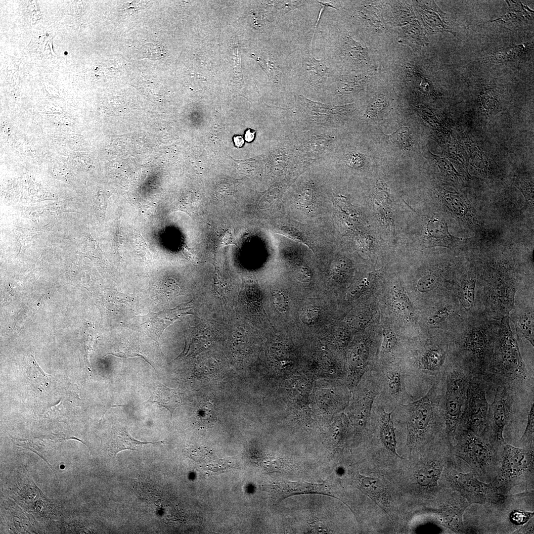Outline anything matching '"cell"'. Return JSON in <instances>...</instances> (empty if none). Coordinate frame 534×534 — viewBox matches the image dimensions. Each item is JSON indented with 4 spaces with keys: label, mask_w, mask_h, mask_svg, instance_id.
Segmentation results:
<instances>
[{
    "label": "cell",
    "mask_w": 534,
    "mask_h": 534,
    "mask_svg": "<svg viewBox=\"0 0 534 534\" xmlns=\"http://www.w3.org/2000/svg\"><path fill=\"white\" fill-rule=\"evenodd\" d=\"M451 452L466 462L473 474L482 481L492 482L498 471L501 451L487 436L470 430L457 428Z\"/></svg>",
    "instance_id": "6da1fadb"
},
{
    "label": "cell",
    "mask_w": 534,
    "mask_h": 534,
    "mask_svg": "<svg viewBox=\"0 0 534 534\" xmlns=\"http://www.w3.org/2000/svg\"><path fill=\"white\" fill-rule=\"evenodd\" d=\"M440 399L438 384L435 383L418 400L397 406L405 416L408 449L422 447L433 439L438 430Z\"/></svg>",
    "instance_id": "7a4b0ae2"
},
{
    "label": "cell",
    "mask_w": 534,
    "mask_h": 534,
    "mask_svg": "<svg viewBox=\"0 0 534 534\" xmlns=\"http://www.w3.org/2000/svg\"><path fill=\"white\" fill-rule=\"evenodd\" d=\"M534 454V449L517 447L506 443L503 445L499 468L491 482L499 492L507 494L517 486L533 485Z\"/></svg>",
    "instance_id": "3957f363"
},
{
    "label": "cell",
    "mask_w": 534,
    "mask_h": 534,
    "mask_svg": "<svg viewBox=\"0 0 534 534\" xmlns=\"http://www.w3.org/2000/svg\"><path fill=\"white\" fill-rule=\"evenodd\" d=\"M445 487L457 491L471 505L492 504L501 506L508 498L507 494L499 492L491 482L479 480L473 473L459 471L453 459L446 464L442 475Z\"/></svg>",
    "instance_id": "277c9868"
},
{
    "label": "cell",
    "mask_w": 534,
    "mask_h": 534,
    "mask_svg": "<svg viewBox=\"0 0 534 534\" xmlns=\"http://www.w3.org/2000/svg\"><path fill=\"white\" fill-rule=\"evenodd\" d=\"M468 384L469 379L462 372L454 370L447 376L443 415L446 439L450 448L464 409Z\"/></svg>",
    "instance_id": "5b68a950"
},
{
    "label": "cell",
    "mask_w": 534,
    "mask_h": 534,
    "mask_svg": "<svg viewBox=\"0 0 534 534\" xmlns=\"http://www.w3.org/2000/svg\"><path fill=\"white\" fill-rule=\"evenodd\" d=\"M489 409L484 386L477 379H471L464 409L458 428L467 429L489 437Z\"/></svg>",
    "instance_id": "8992f818"
},
{
    "label": "cell",
    "mask_w": 534,
    "mask_h": 534,
    "mask_svg": "<svg viewBox=\"0 0 534 534\" xmlns=\"http://www.w3.org/2000/svg\"><path fill=\"white\" fill-rule=\"evenodd\" d=\"M268 489L276 502L295 495L318 493L336 498L348 506L342 498L338 479L333 476L319 484L281 480L272 483Z\"/></svg>",
    "instance_id": "52a82bcc"
},
{
    "label": "cell",
    "mask_w": 534,
    "mask_h": 534,
    "mask_svg": "<svg viewBox=\"0 0 534 534\" xmlns=\"http://www.w3.org/2000/svg\"><path fill=\"white\" fill-rule=\"evenodd\" d=\"M377 371L381 383V391L378 396L381 399V404H379L384 408L386 406L394 409L400 405L413 401V396L407 391L404 368L384 365L380 367Z\"/></svg>",
    "instance_id": "ba28073f"
},
{
    "label": "cell",
    "mask_w": 534,
    "mask_h": 534,
    "mask_svg": "<svg viewBox=\"0 0 534 534\" xmlns=\"http://www.w3.org/2000/svg\"><path fill=\"white\" fill-rule=\"evenodd\" d=\"M510 412L511 399L508 390L505 386H499L489 409L488 435L490 441L499 451L505 444L503 432Z\"/></svg>",
    "instance_id": "9c48e42d"
},
{
    "label": "cell",
    "mask_w": 534,
    "mask_h": 534,
    "mask_svg": "<svg viewBox=\"0 0 534 534\" xmlns=\"http://www.w3.org/2000/svg\"><path fill=\"white\" fill-rule=\"evenodd\" d=\"M452 456V454L432 455L425 458L419 464L414 479L421 492L428 495L438 492L444 469L447 462L453 458Z\"/></svg>",
    "instance_id": "30bf717a"
},
{
    "label": "cell",
    "mask_w": 534,
    "mask_h": 534,
    "mask_svg": "<svg viewBox=\"0 0 534 534\" xmlns=\"http://www.w3.org/2000/svg\"><path fill=\"white\" fill-rule=\"evenodd\" d=\"M449 491L445 501L433 511L441 525L455 533H464L463 514L471 505L457 491Z\"/></svg>",
    "instance_id": "8fae6325"
},
{
    "label": "cell",
    "mask_w": 534,
    "mask_h": 534,
    "mask_svg": "<svg viewBox=\"0 0 534 534\" xmlns=\"http://www.w3.org/2000/svg\"><path fill=\"white\" fill-rule=\"evenodd\" d=\"M498 360L501 372L507 377L521 380L529 377L517 341L509 331L500 340Z\"/></svg>",
    "instance_id": "7c38bea8"
},
{
    "label": "cell",
    "mask_w": 534,
    "mask_h": 534,
    "mask_svg": "<svg viewBox=\"0 0 534 534\" xmlns=\"http://www.w3.org/2000/svg\"><path fill=\"white\" fill-rule=\"evenodd\" d=\"M180 304L172 309L164 310L159 312H150L144 316L145 321L142 323L147 333L157 344L164 330L177 320L187 314H191L192 308L191 303Z\"/></svg>",
    "instance_id": "4fadbf2b"
},
{
    "label": "cell",
    "mask_w": 534,
    "mask_h": 534,
    "mask_svg": "<svg viewBox=\"0 0 534 534\" xmlns=\"http://www.w3.org/2000/svg\"><path fill=\"white\" fill-rule=\"evenodd\" d=\"M425 238V245L428 248L436 246L450 248L456 240L466 239L451 234L447 223L444 220L439 217L428 220L426 224Z\"/></svg>",
    "instance_id": "5bb4252c"
},
{
    "label": "cell",
    "mask_w": 534,
    "mask_h": 534,
    "mask_svg": "<svg viewBox=\"0 0 534 534\" xmlns=\"http://www.w3.org/2000/svg\"><path fill=\"white\" fill-rule=\"evenodd\" d=\"M373 408L378 416L379 436L381 443L389 451L399 458H403L397 451L396 428L392 417L394 409L387 412L382 405L378 403L377 405L375 402Z\"/></svg>",
    "instance_id": "9a60e30c"
},
{
    "label": "cell",
    "mask_w": 534,
    "mask_h": 534,
    "mask_svg": "<svg viewBox=\"0 0 534 534\" xmlns=\"http://www.w3.org/2000/svg\"><path fill=\"white\" fill-rule=\"evenodd\" d=\"M355 480L357 487L365 492L382 508L386 510L390 502V495L387 488L377 478L366 476L357 472Z\"/></svg>",
    "instance_id": "2e32d148"
},
{
    "label": "cell",
    "mask_w": 534,
    "mask_h": 534,
    "mask_svg": "<svg viewBox=\"0 0 534 534\" xmlns=\"http://www.w3.org/2000/svg\"><path fill=\"white\" fill-rule=\"evenodd\" d=\"M150 397L144 404L150 405L156 403L166 408L171 416L175 409L181 404L180 393L177 389L169 388L158 381H154L149 387Z\"/></svg>",
    "instance_id": "e0dca14e"
},
{
    "label": "cell",
    "mask_w": 534,
    "mask_h": 534,
    "mask_svg": "<svg viewBox=\"0 0 534 534\" xmlns=\"http://www.w3.org/2000/svg\"><path fill=\"white\" fill-rule=\"evenodd\" d=\"M162 442H145L134 439L129 434L126 426H120L115 429L110 438L107 446L110 453L114 456L124 450L137 451L145 444H157Z\"/></svg>",
    "instance_id": "ac0fdd59"
},
{
    "label": "cell",
    "mask_w": 534,
    "mask_h": 534,
    "mask_svg": "<svg viewBox=\"0 0 534 534\" xmlns=\"http://www.w3.org/2000/svg\"><path fill=\"white\" fill-rule=\"evenodd\" d=\"M302 67L305 77L312 83L320 84L329 77V68L312 56L308 49L302 51Z\"/></svg>",
    "instance_id": "d6986e66"
},
{
    "label": "cell",
    "mask_w": 534,
    "mask_h": 534,
    "mask_svg": "<svg viewBox=\"0 0 534 534\" xmlns=\"http://www.w3.org/2000/svg\"><path fill=\"white\" fill-rule=\"evenodd\" d=\"M445 359L444 353L440 349H434L427 351L421 357L418 368L419 373L435 374L439 372Z\"/></svg>",
    "instance_id": "ffe728a7"
},
{
    "label": "cell",
    "mask_w": 534,
    "mask_h": 534,
    "mask_svg": "<svg viewBox=\"0 0 534 534\" xmlns=\"http://www.w3.org/2000/svg\"><path fill=\"white\" fill-rule=\"evenodd\" d=\"M378 271H373L366 274L356 282L348 291L347 299L348 300L356 299L369 288L374 281Z\"/></svg>",
    "instance_id": "44dd1931"
},
{
    "label": "cell",
    "mask_w": 534,
    "mask_h": 534,
    "mask_svg": "<svg viewBox=\"0 0 534 534\" xmlns=\"http://www.w3.org/2000/svg\"><path fill=\"white\" fill-rule=\"evenodd\" d=\"M444 199L447 208L454 215L463 218L468 217V206L458 195L448 193L444 194Z\"/></svg>",
    "instance_id": "7402d4cb"
},
{
    "label": "cell",
    "mask_w": 534,
    "mask_h": 534,
    "mask_svg": "<svg viewBox=\"0 0 534 534\" xmlns=\"http://www.w3.org/2000/svg\"><path fill=\"white\" fill-rule=\"evenodd\" d=\"M344 49L348 55L353 59L363 61L368 56L367 49L350 36H347L345 39Z\"/></svg>",
    "instance_id": "603a6c76"
},
{
    "label": "cell",
    "mask_w": 534,
    "mask_h": 534,
    "mask_svg": "<svg viewBox=\"0 0 534 534\" xmlns=\"http://www.w3.org/2000/svg\"><path fill=\"white\" fill-rule=\"evenodd\" d=\"M394 292L393 304L395 307L404 315L412 316L413 314V307L403 288L401 286L397 287L394 288Z\"/></svg>",
    "instance_id": "cb8c5ba5"
},
{
    "label": "cell",
    "mask_w": 534,
    "mask_h": 534,
    "mask_svg": "<svg viewBox=\"0 0 534 534\" xmlns=\"http://www.w3.org/2000/svg\"><path fill=\"white\" fill-rule=\"evenodd\" d=\"M383 339L380 346V354L381 357L384 358L387 356L392 354L397 349L399 344V340L396 334L392 331L383 329Z\"/></svg>",
    "instance_id": "d4e9b609"
},
{
    "label": "cell",
    "mask_w": 534,
    "mask_h": 534,
    "mask_svg": "<svg viewBox=\"0 0 534 534\" xmlns=\"http://www.w3.org/2000/svg\"><path fill=\"white\" fill-rule=\"evenodd\" d=\"M528 47V44L515 45L494 52L493 55H490V58L495 62L509 60L524 53Z\"/></svg>",
    "instance_id": "484cf974"
},
{
    "label": "cell",
    "mask_w": 534,
    "mask_h": 534,
    "mask_svg": "<svg viewBox=\"0 0 534 534\" xmlns=\"http://www.w3.org/2000/svg\"><path fill=\"white\" fill-rule=\"evenodd\" d=\"M534 403L531 405L529 412L528 422L524 434L520 439V443L523 447L534 449Z\"/></svg>",
    "instance_id": "4316f807"
},
{
    "label": "cell",
    "mask_w": 534,
    "mask_h": 534,
    "mask_svg": "<svg viewBox=\"0 0 534 534\" xmlns=\"http://www.w3.org/2000/svg\"><path fill=\"white\" fill-rule=\"evenodd\" d=\"M476 280L469 279L466 280L463 284L461 290V303L464 308L469 310L474 303L475 298V288Z\"/></svg>",
    "instance_id": "83f0119b"
},
{
    "label": "cell",
    "mask_w": 534,
    "mask_h": 534,
    "mask_svg": "<svg viewBox=\"0 0 534 534\" xmlns=\"http://www.w3.org/2000/svg\"><path fill=\"white\" fill-rule=\"evenodd\" d=\"M392 142L400 147L408 148L412 144V140L410 134L409 129L400 125L399 129L394 134L389 135Z\"/></svg>",
    "instance_id": "f1b7e54d"
},
{
    "label": "cell",
    "mask_w": 534,
    "mask_h": 534,
    "mask_svg": "<svg viewBox=\"0 0 534 534\" xmlns=\"http://www.w3.org/2000/svg\"><path fill=\"white\" fill-rule=\"evenodd\" d=\"M139 54L141 58L154 60L164 57L166 52L161 46L149 43L141 46L139 50Z\"/></svg>",
    "instance_id": "f546056e"
},
{
    "label": "cell",
    "mask_w": 534,
    "mask_h": 534,
    "mask_svg": "<svg viewBox=\"0 0 534 534\" xmlns=\"http://www.w3.org/2000/svg\"><path fill=\"white\" fill-rule=\"evenodd\" d=\"M520 326L524 336L534 346V315L532 312L523 314L520 318Z\"/></svg>",
    "instance_id": "4dcf8cb0"
},
{
    "label": "cell",
    "mask_w": 534,
    "mask_h": 534,
    "mask_svg": "<svg viewBox=\"0 0 534 534\" xmlns=\"http://www.w3.org/2000/svg\"><path fill=\"white\" fill-rule=\"evenodd\" d=\"M30 376L34 382L39 384L40 387H46L48 386L50 382V376L47 375L41 369L37 364L34 357L32 356V368L30 372Z\"/></svg>",
    "instance_id": "1f68e13d"
},
{
    "label": "cell",
    "mask_w": 534,
    "mask_h": 534,
    "mask_svg": "<svg viewBox=\"0 0 534 534\" xmlns=\"http://www.w3.org/2000/svg\"><path fill=\"white\" fill-rule=\"evenodd\" d=\"M485 344V339L482 336L475 333L467 338L465 347L469 351L475 354H480L483 351Z\"/></svg>",
    "instance_id": "d6a6232c"
},
{
    "label": "cell",
    "mask_w": 534,
    "mask_h": 534,
    "mask_svg": "<svg viewBox=\"0 0 534 534\" xmlns=\"http://www.w3.org/2000/svg\"><path fill=\"white\" fill-rule=\"evenodd\" d=\"M438 279L433 274H427L422 277L418 281L417 290L422 293L429 292L437 287Z\"/></svg>",
    "instance_id": "836d02e7"
},
{
    "label": "cell",
    "mask_w": 534,
    "mask_h": 534,
    "mask_svg": "<svg viewBox=\"0 0 534 534\" xmlns=\"http://www.w3.org/2000/svg\"><path fill=\"white\" fill-rule=\"evenodd\" d=\"M534 512L515 509L510 514L509 519L513 524L523 525L534 518Z\"/></svg>",
    "instance_id": "e575fe53"
},
{
    "label": "cell",
    "mask_w": 534,
    "mask_h": 534,
    "mask_svg": "<svg viewBox=\"0 0 534 534\" xmlns=\"http://www.w3.org/2000/svg\"><path fill=\"white\" fill-rule=\"evenodd\" d=\"M389 102L384 96L381 95L375 98L367 108L366 114L375 117L385 108L387 107Z\"/></svg>",
    "instance_id": "d590c367"
},
{
    "label": "cell",
    "mask_w": 534,
    "mask_h": 534,
    "mask_svg": "<svg viewBox=\"0 0 534 534\" xmlns=\"http://www.w3.org/2000/svg\"><path fill=\"white\" fill-rule=\"evenodd\" d=\"M342 79L343 87L341 88L343 90H352L356 89L361 86L362 83L365 81V77L357 76H346Z\"/></svg>",
    "instance_id": "8d00e7d4"
},
{
    "label": "cell",
    "mask_w": 534,
    "mask_h": 534,
    "mask_svg": "<svg viewBox=\"0 0 534 534\" xmlns=\"http://www.w3.org/2000/svg\"><path fill=\"white\" fill-rule=\"evenodd\" d=\"M452 309L450 305L445 306L429 317L428 319V323L431 325H436L441 322L448 317Z\"/></svg>",
    "instance_id": "74e56055"
},
{
    "label": "cell",
    "mask_w": 534,
    "mask_h": 534,
    "mask_svg": "<svg viewBox=\"0 0 534 534\" xmlns=\"http://www.w3.org/2000/svg\"><path fill=\"white\" fill-rule=\"evenodd\" d=\"M273 304L276 308L281 312H285L287 308L286 298L281 292L276 291L273 295Z\"/></svg>",
    "instance_id": "f35d334b"
},
{
    "label": "cell",
    "mask_w": 534,
    "mask_h": 534,
    "mask_svg": "<svg viewBox=\"0 0 534 534\" xmlns=\"http://www.w3.org/2000/svg\"><path fill=\"white\" fill-rule=\"evenodd\" d=\"M534 532V521L531 519L523 527L517 531L516 533L532 534Z\"/></svg>",
    "instance_id": "ab89813d"
},
{
    "label": "cell",
    "mask_w": 534,
    "mask_h": 534,
    "mask_svg": "<svg viewBox=\"0 0 534 534\" xmlns=\"http://www.w3.org/2000/svg\"><path fill=\"white\" fill-rule=\"evenodd\" d=\"M233 142L237 148H241L244 144V139L242 135L236 134L233 137Z\"/></svg>",
    "instance_id": "60d3db41"
},
{
    "label": "cell",
    "mask_w": 534,
    "mask_h": 534,
    "mask_svg": "<svg viewBox=\"0 0 534 534\" xmlns=\"http://www.w3.org/2000/svg\"><path fill=\"white\" fill-rule=\"evenodd\" d=\"M256 131L251 129H248L245 132L244 138L248 142H252L255 135Z\"/></svg>",
    "instance_id": "b9f144b4"
}]
</instances>
